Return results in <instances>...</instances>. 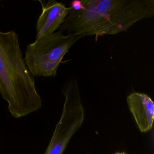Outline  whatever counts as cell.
Returning <instances> with one entry per match:
<instances>
[{
  "mask_svg": "<svg viewBox=\"0 0 154 154\" xmlns=\"http://www.w3.org/2000/svg\"><path fill=\"white\" fill-rule=\"evenodd\" d=\"M154 15V0L73 1L59 30L84 37L126 32L135 23Z\"/></svg>",
  "mask_w": 154,
  "mask_h": 154,
  "instance_id": "1",
  "label": "cell"
},
{
  "mask_svg": "<svg viewBox=\"0 0 154 154\" xmlns=\"http://www.w3.org/2000/svg\"><path fill=\"white\" fill-rule=\"evenodd\" d=\"M0 93L14 118L41 108L34 76L22 58L18 36L13 31H0Z\"/></svg>",
  "mask_w": 154,
  "mask_h": 154,
  "instance_id": "2",
  "label": "cell"
},
{
  "mask_svg": "<svg viewBox=\"0 0 154 154\" xmlns=\"http://www.w3.org/2000/svg\"><path fill=\"white\" fill-rule=\"evenodd\" d=\"M82 38L72 34L64 35L59 30L29 44L25 60L31 74L35 76H56L64 57Z\"/></svg>",
  "mask_w": 154,
  "mask_h": 154,
  "instance_id": "3",
  "label": "cell"
},
{
  "mask_svg": "<svg viewBox=\"0 0 154 154\" xmlns=\"http://www.w3.org/2000/svg\"><path fill=\"white\" fill-rule=\"evenodd\" d=\"M65 97L62 115L45 154H63L85 117L77 80L66 81L63 89Z\"/></svg>",
  "mask_w": 154,
  "mask_h": 154,
  "instance_id": "4",
  "label": "cell"
},
{
  "mask_svg": "<svg viewBox=\"0 0 154 154\" xmlns=\"http://www.w3.org/2000/svg\"><path fill=\"white\" fill-rule=\"evenodd\" d=\"M42 12L36 25V39L54 33L63 23L69 11V8L54 0L48 1L45 5L42 3Z\"/></svg>",
  "mask_w": 154,
  "mask_h": 154,
  "instance_id": "5",
  "label": "cell"
},
{
  "mask_svg": "<svg viewBox=\"0 0 154 154\" xmlns=\"http://www.w3.org/2000/svg\"><path fill=\"white\" fill-rule=\"evenodd\" d=\"M127 101L140 131H150L154 119V103L151 98L146 94L134 92L128 96Z\"/></svg>",
  "mask_w": 154,
  "mask_h": 154,
  "instance_id": "6",
  "label": "cell"
},
{
  "mask_svg": "<svg viewBox=\"0 0 154 154\" xmlns=\"http://www.w3.org/2000/svg\"><path fill=\"white\" fill-rule=\"evenodd\" d=\"M114 154H126L125 152H117V153H115Z\"/></svg>",
  "mask_w": 154,
  "mask_h": 154,
  "instance_id": "7",
  "label": "cell"
}]
</instances>
